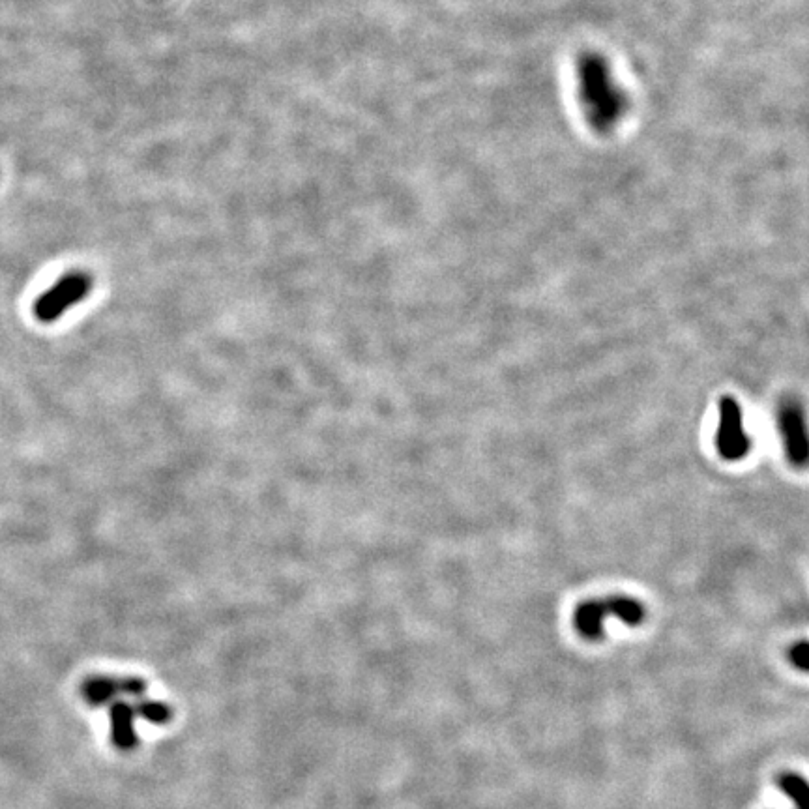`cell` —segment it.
<instances>
[{"instance_id": "obj_7", "label": "cell", "mask_w": 809, "mask_h": 809, "mask_svg": "<svg viewBox=\"0 0 809 809\" xmlns=\"http://www.w3.org/2000/svg\"><path fill=\"white\" fill-rule=\"evenodd\" d=\"M109 716H111L113 744L120 751H132L139 742L135 735V718H137L135 707L126 701H113Z\"/></svg>"}, {"instance_id": "obj_9", "label": "cell", "mask_w": 809, "mask_h": 809, "mask_svg": "<svg viewBox=\"0 0 809 809\" xmlns=\"http://www.w3.org/2000/svg\"><path fill=\"white\" fill-rule=\"evenodd\" d=\"M135 707L137 716L150 721L154 725H165L173 720V708L162 701H139Z\"/></svg>"}, {"instance_id": "obj_2", "label": "cell", "mask_w": 809, "mask_h": 809, "mask_svg": "<svg viewBox=\"0 0 809 809\" xmlns=\"http://www.w3.org/2000/svg\"><path fill=\"white\" fill-rule=\"evenodd\" d=\"M609 617L618 618L628 626H639L647 617V609L630 596H609L602 600H590L577 607L575 628L587 639H602L605 620Z\"/></svg>"}, {"instance_id": "obj_5", "label": "cell", "mask_w": 809, "mask_h": 809, "mask_svg": "<svg viewBox=\"0 0 809 809\" xmlns=\"http://www.w3.org/2000/svg\"><path fill=\"white\" fill-rule=\"evenodd\" d=\"M778 427H780L787 457L795 467H804L808 463V433L806 420L800 405L795 401H787L778 409Z\"/></svg>"}, {"instance_id": "obj_8", "label": "cell", "mask_w": 809, "mask_h": 809, "mask_svg": "<svg viewBox=\"0 0 809 809\" xmlns=\"http://www.w3.org/2000/svg\"><path fill=\"white\" fill-rule=\"evenodd\" d=\"M778 787L795 802L796 809H808V783L798 774H781Z\"/></svg>"}, {"instance_id": "obj_10", "label": "cell", "mask_w": 809, "mask_h": 809, "mask_svg": "<svg viewBox=\"0 0 809 809\" xmlns=\"http://www.w3.org/2000/svg\"><path fill=\"white\" fill-rule=\"evenodd\" d=\"M808 652L809 647L806 641H800L798 645L791 648V660L800 671H808Z\"/></svg>"}, {"instance_id": "obj_3", "label": "cell", "mask_w": 809, "mask_h": 809, "mask_svg": "<svg viewBox=\"0 0 809 809\" xmlns=\"http://www.w3.org/2000/svg\"><path fill=\"white\" fill-rule=\"evenodd\" d=\"M94 289V278L87 270H72L55 281L34 304V317L40 323H57L68 309L81 304Z\"/></svg>"}, {"instance_id": "obj_1", "label": "cell", "mask_w": 809, "mask_h": 809, "mask_svg": "<svg viewBox=\"0 0 809 809\" xmlns=\"http://www.w3.org/2000/svg\"><path fill=\"white\" fill-rule=\"evenodd\" d=\"M577 89L590 126L598 133L613 132L628 111V96L618 87L605 57L592 51L579 57Z\"/></svg>"}, {"instance_id": "obj_6", "label": "cell", "mask_w": 809, "mask_h": 809, "mask_svg": "<svg viewBox=\"0 0 809 809\" xmlns=\"http://www.w3.org/2000/svg\"><path fill=\"white\" fill-rule=\"evenodd\" d=\"M147 690L145 680L139 677H90L81 686V695L90 707H105L120 693L141 697Z\"/></svg>"}, {"instance_id": "obj_4", "label": "cell", "mask_w": 809, "mask_h": 809, "mask_svg": "<svg viewBox=\"0 0 809 809\" xmlns=\"http://www.w3.org/2000/svg\"><path fill=\"white\" fill-rule=\"evenodd\" d=\"M716 448L725 461H740L751 452V439L744 429L742 409L735 398H721Z\"/></svg>"}]
</instances>
